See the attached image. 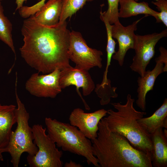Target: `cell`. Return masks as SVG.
Returning a JSON list of instances; mask_svg holds the SVG:
<instances>
[{
    "mask_svg": "<svg viewBox=\"0 0 167 167\" xmlns=\"http://www.w3.org/2000/svg\"><path fill=\"white\" fill-rule=\"evenodd\" d=\"M21 32V56L31 67L46 74L71 66L68 55L70 31L66 21L46 26L37 22L32 15L24 21Z\"/></svg>",
    "mask_w": 167,
    "mask_h": 167,
    "instance_id": "1",
    "label": "cell"
},
{
    "mask_svg": "<svg viewBox=\"0 0 167 167\" xmlns=\"http://www.w3.org/2000/svg\"><path fill=\"white\" fill-rule=\"evenodd\" d=\"M98 126L97 137L91 142L100 167H152L151 152L135 148L124 136L110 131L104 118Z\"/></svg>",
    "mask_w": 167,
    "mask_h": 167,
    "instance_id": "2",
    "label": "cell"
},
{
    "mask_svg": "<svg viewBox=\"0 0 167 167\" xmlns=\"http://www.w3.org/2000/svg\"><path fill=\"white\" fill-rule=\"evenodd\" d=\"M135 101L128 94L125 104L111 103L116 111L108 110V115L104 118L110 131L124 136L135 148L151 152L152 148L151 135L138 122L146 113L136 110L134 106Z\"/></svg>",
    "mask_w": 167,
    "mask_h": 167,
    "instance_id": "3",
    "label": "cell"
},
{
    "mask_svg": "<svg viewBox=\"0 0 167 167\" xmlns=\"http://www.w3.org/2000/svg\"><path fill=\"white\" fill-rule=\"evenodd\" d=\"M45 121L48 134L58 147L84 157L88 165L100 167L93 154L91 141L77 127L50 118L46 117Z\"/></svg>",
    "mask_w": 167,
    "mask_h": 167,
    "instance_id": "4",
    "label": "cell"
},
{
    "mask_svg": "<svg viewBox=\"0 0 167 167\" xmlns=\"http://www.w3.org/2000/svg\"><path fill=\"white\" fill-rule=\"evenodd\" d=\"M17 80L15 84V94L17 107L15 110L17 126L11 134L6 148L11 155V162L14 167L19 166L20 157L24 152L34 156L38 149L33 141L32 128L29 125V114L24 104L19 98L17 92Z\"/></svg>",
    "mask_w": 167,
    "mask_h": 167,
    "instance_id": "5",
    "label": "cell"
},
{
    "mask_svg": "<svg viewBox=\"0 0 167 167\" xmlns=\"http://www.w3.org/2000/svg\"><path fill=\"white\" fill-rule=\"evenodd\" d=\"M32 130L34 143L38 148L34 156L28 155L27 162L30 167H62V152L46 133V128L40 124L33 125Z\"/></svg>",
    "mask_w": 167,
    "mask_h": 167,
    "instance_id": "6",
    "label": "cell"
},
{
    "mask_svg": "<svg viewBox=\"0 0 167 167\" xmlns=\"http://www.w3.org/2000/svg\"><path fill=\"white\" fill-rule=\"evenodd\" d=\"M68 55L76 67L88 71L94 67L102 66V52L89 47L79 32H70Z\"/></svg>",
    "mask_w": 167,
    "mask_h": 167,
    "instance_id": "7",
    "label": "cell"
},
{
    "mask_svg": "<svg viewBox=\"0 0 167 167\" xmlns=\"http://www.w3.org/2000/svg\"><path fill=\"white\" fill-rule=\"evenodd\" d=\"M167 36V29L161 32L144 35H136L134 48L135 54L130 67L131 70L143 76L148 65L155 54V46L159 41Z\"/></svg>",
    "mask_w": 167,
    "mask_h": 167,
    "instance_id": "8",
    "label": "cell"
},
{
    "mask_svg": "<svg viewBox=\"0 0 167 167\" xmlns=\"http://www.w3.org/2000/svg\"><path fill=\"white\" fill-rule=\"evenodd\" d=\"M60 70L55 69L44 75L33 74L25 84L26 89L32 95L39 97L55 98L62 92L59 84Z\"/></svg>",
    "mask_w": 167,
    "mask_h": 167,
    "instance_id": "9",
    "label": "cell"
},
{
    "mask_svg": "<svg viewBox=\"0 0 167 167\" xmlns=\"http://www.w3.org/2000/svg\"><path fill=\"white\" fill-rule=\"evenodd\" d=\"M59 84L62 89L70 85L75 86L77 92L81 98L85 109H90L79 90L81 88L83 95L86 96L91 94L95 88V83L88 71L71 66L60 71Z\"/></svg>",
    "mask_w": 167,
    "mask_h": 167,
    "instance_id": "10",
    "label": "cell"
},
{
    "mask_svg": "<svg viewBox=\"0 0 167 167\" xmlns=\"http://www.w3.org/2000/svg\"><path fill=\"white\" fill-rule=\"evenodd\" d=\"M107 114V110L101 109L90 113H85L81 109H73L69 118L70 124L76 126L85 136L91 140L97 136L98 124Z\"/></svg>",
    "mask_w": 167,
    "mask_h": 167,
    "instance_id": "11",
    "label": "cell"
},
{
    "mask_svg": "<svg viewBox=\"0 0 167 167\" xmlns=\"http://www.w3.org/2000/svg\"><path fill=\"white\" fill-rule=\"evenodd\" d=\"M142 18L134 21L131 24L124 26L118 21L112 26V34L113 38L118 43V50L113 55L112 58L117 60L120 66L124 64L126 52L130 49H134L136 40L135 32L137 29L138 23Z\"/></svg>",
    "mask_w": 167,
    "mask_h": 167,
    "instance_id": "12",
    "label": "cell"
},
{
    "mask_svg": "<svg viewBox=\"0 0 167 167\" xmlns=\"http://www.w3.org/2000/svg\"><path fill=\"white\" fill-rule=\"evenodd\" d=\"M156 64L152 70L146 71L144 75L139 76L137 79V99L136 103L142 111L146 109V96L150 91L153 89L155 81L157 77L164 72V64L155 59Z\"/></svg>",
    "mask_w": 167,
    "mask_h": 167,
    "instance_id": "13",
    "label": "cell"
},
{
    "mask_svg": "<svg viewBox=\"0 0 167 167\" xmlns=\"http://www.w3.org/2000/svg\"><path fill=\"white\" fill-rule=\"evenodd\" d=\"M62 6V0H49L33 15L39 24L54 26L59 23Z\"/></svg>",
    "mask_w": 167,
    "mask_h": 167,
    "instance_id": "14",
    "label": "cell"
},
{
    "mask_svg": "<svg viewBox=\"0 0 167 167\" xmlns=\"http://www.w3.org/2000/svg\"><path fill=\"white\" fill-rule=\"evenodd\" d=\"M16 107L0 104V149L6 148L13 125L16 123Z\"/></svg>",
    "mask_w": 167,
    "mask_h": 167,
    "instance_id": "15",
    "label": "cell"
},
{
    "mask_svg": "<svg viewBox=\"0 0 167 167\" xmlns=\"http://www.w3.org/2000/svg\"><path fill=\"white\" fill-rule=\"evenodd\" d=\"M152 148L151 153L152 167H167V137L163 128H158L151 134Z\"/></svg>",
    "mask_w": 167,
    "mask_h": 167,
    "instance_id": "16",
    "label": "cell"
},
{
    "mask_svg": "<svg viewBox=\"0 0 167 167\" xmlns=\"http://www.w3.org/2000/svg\"><path fill=\"white\" fill-rule=\"evenodd\" d=\"M118 16L126 18L139 14H144L154 17L156 20L159 12L151 8L148 3L144 1L138 2L135 0H120Z\"/></svg>",
    "mask_w": 167,
    "mask_h": 167,
    "instance_id": "17",
    "label": "cell"
},
{
    "mask_svg": "<svg viewBox=\"0 0 167 167\" xmlns=\"http://www.w3.org/2000/svg\"><path fill=\"white\" fill-rule=\"evenodd\" d=\"M138 122L151 135L159 128L167 129V99H165L162 105L151 116L143 117Z\"/></svg>",
    "mask_w": 167,
    "mask_h": 167,
    "instance_id": "18",
    "label": "cell"
},
{
    "mask_svg": "<svg viewBox=\"0 0 167 167\" xmlns=\"http://www.w3.org/2000/svg\"><path fill=\"white\" fill-rule=\"evenodd\" d=\"M4 9L0 1V40L7 45L11 49L16 58V53L12 37V24L5 15Z\"/></svg>",
    "mask_w": 167,
    "mask_h": 167,
    "instance_id": "19",
    "label": "cell"
},
{
    "mask_svg": "<svg viewBox=\"0 0 167 167\" xmlns=\"http://www.w3.org/2000/svg\"><path fill=\"white\" fill-rule=\"evenodd\" d=\"M94 0H62V6L59 23H62L70 18L81 9L87 2Z\"/></svg>",
    "mask_w": 167,
    "mask_h": 167,
    "instance_id": "20",
    "label": "cell"
},
{
    "mask_svg": "<svg viewBox=\"0 0 167 167\" xmlns=\"http://www.w3.org/2000/svg\"><path fill=\"white\" fill-rule=\"evenodd\" d=\"M100 18L105 24L107 35V45L106 51L107 54L106 66L105 70L104 72L103 77L107 78V75L108 68L110 65L111 59L113 55L116 52L115 51L116 42L115 41L112 36V26L109 22L107 19L102 14V11L100 12Z\"/></svg>",
    "mask_w": 167,
    "mask_h": 167,
    "instance_id": "21",
    "label": "cell"
},
{
    "mask_svg": "<svg viewBox=\"0 0 167 167\" xmlns=\"http://www.w3.org/2000/svg\"><path fill=\"white\" fill-rule=\"evenodd\" d=\"M95 89L96 94L101 99L100 103L102 105L108 104L111 98H116L118 96L115 92L117 88L111 86L110 80L107 83L104 85L97 84Z\"/></svg>",
    "mask_w": 167,
    "mask_h": 167,
    "instance_id": "22",
    "label": "cell"
},
{
    "mask_svg": "<svg viewBox=\"0 0 167 167\" xmlns=\"http://www.w3.org/2000/svg\"><path fill=\"white\" fill-rule=\"evenodd\" d=\"M120 0H107L108 8L106 11H102V14L107 19L111 24L119 20L118 16V4Z\"/></svg>",
    "mask_w": 167,
    "mask_h": 167,
    "instance_id": "23",
    "label": "cell"
},
{
    "mask_svg": "<svg viewBox=\"0 0 167 167\" xmlns=\"http://www.w3.org/2000/svg\"><path fill=\"white\" fill-rule=\"evenodd\" d=\"M152 3L156 6V8L159 11L157 23H162L167 26V0H156Z\"/></svg>",
    "mask_w": 167,
    "mask_h": 167,
    "instance_id": "24",
    "label": "cell"
},
{
    "mask_svg": "<svg viewBox=\"0 0 167 167\" xmlns=\"http://www.w3.org/2000/svg\"><path fill=\"white\" fill-rule=\"evenodd\" d=\"M160 55L156 59L162 62L164 64V72L167 71V50L164 47L161 46L159 49Z\"/></svg>",
    "mask_w": 167,
    "mask_h": 167,
    "instance_id": "25",
    "label": "cell"
},
{
    "mask_svg": "<svg viewBox=\"0 0 167 167\" xmlns=\"http://www.w3.org/2000/svg\"><path fill=\"white\" fill-rule=\"evenodd\" d=\"M64 167H82L83 166L79 164H78L71 160L69 162H66L64 165Z\"/></svg>",
    "mask_w": 167,
    "mask_h": 167,
    "instance_id": "26",
    "label": "cell"
},
{
    "mask_svg": "<svg viewBox=\"0 0 167 167\" xmlns=\"http://www.w3.org/2000/svg\"><path fill=\"white\" fill-rule=\"evenodd\" d=\"M27 0H16L15 3L17 5V7L16 10H19L20 8L22 7L23 4L24 2H26Z\"/></svg>",
    "mask_w": 167,
    "mask_h": 167,
    "instance_id": "27",
    "label": "cell"
},
{
    "mask_svg": "<svg viewBox=\"0 0 167 167\" xmlns=\"http://www.w3.org/2000/svg\"><path fill=\"white\" fill-rule=\"evenodd\" d=\"M6 152H8V150L7 148L3 149H0V161H3V158L2 153Z\"/></svg>",
    "mask_w": 167,
    "mask_h": 167,
    "instance_id": "28",
    "label": "cell"
},
{
    "mask_svg": "<svg viewBox=\"0 0 167 167\" xmlns=\"http://www.w3.org/2000/svg\"><path fill=\"white\" fill-rule=\"evenodd\" d=\"M135 0V1H137H137H138L139 0Z\"/></svg>",
    "mask_w": 167,
    "mask_h": 167,
    "instance_id": "29",
    "label": "cell"
},
{
    "mask_svg": "<svg viewBox=\"0 0 167 167\" xmlns=\"http://www.w3.org/2000/svg\"><path fill=\"white\" fill-rule=\"evenodd\" d=\"M38 0L39 1H40V0Z\"/></svg>",
    "mask_w": 167,
    "mask_h": 167,
    "instance_id": "30",
    "label": "cell"
},
{
    "mask_svg": "<svg viewBox=\"0 0 167 167\" xmlns=\"http://www.w3.org/2000/svg\"><path fill=\"white\" fill-rule=\"evenodd\" d=\"M2 0H0V1H2Z\"/></svg>",
    "mask_w": 167,
    "mask_h": 167,
    "instance_id": "31",
    "label": "cell"
},
{
    "mask_svg": "<svg viewBox=\"0 0 167 167\" xmlns=\"http://www.w3.org/2000/svg\"><path fill=\"white\" fill-rule=\"evenodd\" d=\"M155 1L156 0H154Z\"/></svg>",
    "mask_w": 167,
    "mask_h": 167,
    "instance_id": "32",
    "label": "cell"
}]
</instances>
